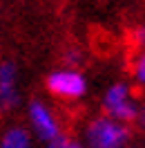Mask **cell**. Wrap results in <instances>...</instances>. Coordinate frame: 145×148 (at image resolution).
<instances>
[{
    "label": "cell",
    "instance_id": "7",
    "mask_svg": "<svg viewBox=\"0 0 145 148\" xmlns=\"http://www.w3.org/2000/svg\"><path fill=\"white\" fill-rule=\"evenodd\" d=\"M134 79H136V83H138V85L145 83V58H143V56L136 58V63H134Z\"/></svg>",
    "mask_w": 145,
    "mask_h": 148
},
{
    "label": "cell",
    "instance_id": "2",
    "mask_svg": "<svg viewBox=\"0 0 145 148\" xmlns=\"http://www.w3.org/2000/svg\"><path fill=\"white\" fill-rule=\"evenodd\" d=\"M103 112L109 119H116L121 123H134L141 117V106L134 97L132 85L125 81H118V83L109 85L105 97H103Z\"/></svg>",
    "mask_w": 145,
    "mask_h": 148
},
{
    "label": "cell",
    "instance_id": "5",
    "mask_svg": "<svg viewBox=\"0 0 145 148\" xmlns=\"http://www.w3.org/2000/svg\"><path fill=\"white\" fill-rule=\"evenodd\" d=\"M20 101L18 92V70L16 65L5 61L0 63V110L9 112L14 110Z\"/></svg>",
    "mask_w": 145,
    "mask_h": 148
},
{
    "label": "cell",
    "instance_id": "6",
    "mask_svg": "<svg viewBox=\"0 0 145 148\" xmlns=\"http://www.w3.org/2000/svg\"><path fill=\"white\" fill-rule=\"evenodd\" d=\"M0 148H31V132L22 126H11L2 132Z\"/></svg>",
    "mask_w": 145,
    "mask_h": 148
},
{
    "label": "cell",
    "instance_id": "4",
    "mask_svg": "<svg viewBox=\"0 0 145 148\" xmlns=\"http://www.w3.org/2000/svg\"><path fill=\"white\" fill-rule=\"evenodd\" d=\"M29 114V126L34 130V135L43 141H51L60 135V123L56 119V114L51 112V108L43 101H31L27 108Z\"/></svg>",
    "mask_w": 145,
    "mask_h": 148
},
{
    "label": "cell",
    "instance_id": "9",
    "mask_svg": "<svg viewBox=\"0 0 145 148\" xmlns=\"http://www.w3.org/2000/svg\"><path fill=\"white\" fill-rule=\"evenodd\" d=\"M69 148H83V146H81V144H74V141H72V144H69Z\"/></svg>",
    "mask_w": 145,
    "mask_h": 148
},
{
    "label": "cell",
    "instance_id": "8",
    "mask_svg": "<svg viewBox=\"0 0 145 148\" xmlns=\"http://www.w3.org/2000/svg\"><path fill=\"white\" fill-rule=\"evenodd\" d=\"M69 144H72V141H69V139H67V137L63 135V132H60V135H58L56 139L47 141V144H45V148H69Z\"/></svg>",
    "mask_w": 145,
    "mask_h": 148
},
{
    "label": "cell",
    "instance_id": "3",
    "mask_svg": "<svg viewBox=\"0 0 145 148\" xmlns=\"http://www.w3.org/2000/svg\"><path fill=\"white\" fill-rule=\"evenodd\" d=\"M47 90L63 101H76L87 92V79L76 67H63L47 76Z\"/></svg>",
    "mask_w": 145,
    "mask_h": 148
},
{
    "label": "cell",
    "instance_id": "1",
    "mask_svg": "<svg viewBox=\"0 0 145 148\" xmlns=\"http://www.w3.org/2000/svg\"><path fill=\"white\" fill-rule=\"evenodd\" d=\"M129 137H132L129 126L109 119L105 114L91 119L85 128V141L89 148H127Z\"/></svg>",
    "mask_w": 145,
    "mask_h": 148
}]
</instances>
